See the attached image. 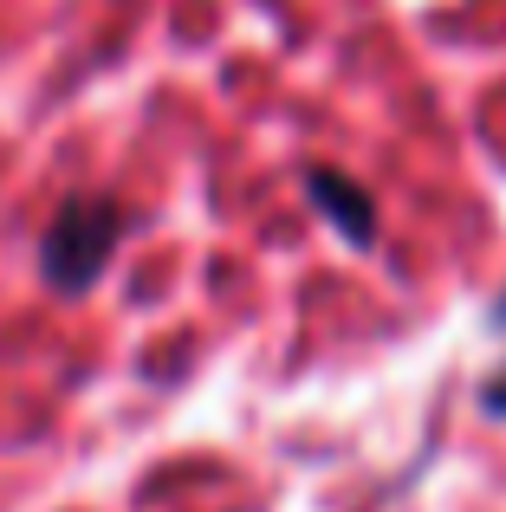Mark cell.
Returning a JSON list of instances; mask_svg holds the SVG:
<instances>
[{
  "instance_id": "cell-1",
  "label": "cell",
  "mask_w": 506,
  "mask_h": 512,
  "mask_svg": "<svg viewBox=\"0 0 506 512\" xmlns=\"http://www.w3.org/2000/svg\"><path fill=\"white\" fill-rule=\"evenodd\" d=\"M117 240H124V208L104 195H72L39 234V273H46L52 292L78 299V292H91L104 279Z\"/></svg>"
},
{
  "instance_id": "cell-2",
  "label": "cell",
  "mask_w": 506,
  "mask_h": 512,
  "mask_svg": "<svg viewBox=\"0 0 506 512\" xmlns=\"http://www.w3.org/2000/svg\"><path fill=\"white\" fill-rule=\"evenodd\" d=\"M305 188H312L318 214H325V221L338 227L351 247H370V240H377V201H370L351 175H338V169H305Z\"/></svg>"
},
{
  "instance_id": "cell-3",
  "label": "cell",
  "mask_w": 506,
  "mask_h": 512,
  "mask_svg": "<svg viewBox=\"0 0 506 512\" xmlns=\"http://www.w3.org/2000/svg\"><path fill=\"white\" fill-rule=\"evenodd\" d=\"M481 402H487V415H506V370L494 376V383L481 389Z\"/></svg>"
},
{
  "instance_id": "cell-4",
  "label": "cell",
  "mask_w": 506,
  "mask_h": 512,
  "mask_svg": "<svg viewBox=\"0 0 506 512\" xmlns=\"http://www.w3.org/2000/svg\"><path fill=\"white\" fill-rule=\"evenodd\" d=\"M500 318H506V305H500Z\"/></svg>"
}]
</instances>
